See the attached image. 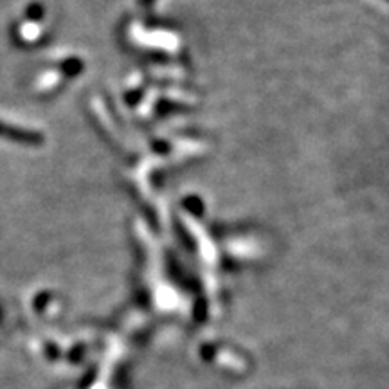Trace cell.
Returning <instances> with one entry per match:
<instances>
[{"label":"cell","mask_w":389,"mask_h":389,"mask_svg":"<svg viewBox=\"0 0 389 389\" xmlns=\"http://www.w3.org/2000/svg\"><path fill=\"white\" fill-rule=\"evenodd\" d=\"M0 135L2 137L13 139V141H18V143L23 144H38L42 143V135L35 134V132H27L23 128L9 127L6 123H0Z\"/></svg>","instance_id":"obj_1"},{"label":"cell","mask_w":389,"mask_h":389,"mask_svg":"<svg viewBox=\"0 0 389 389\" xmlns=\"http://www.w3.org/2000/svg\"><path fill=\"white\" fill-rule=\"evenodd\" d=\"M388 2H389V0H388Z\"/></svg>","instance_id":"obj_2"}]
</instances>
